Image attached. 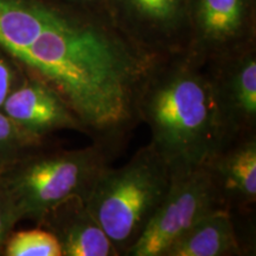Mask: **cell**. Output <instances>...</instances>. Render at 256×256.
<instances>
[{"label": "cell", "instance_id": "obj_10", "mask_svg": "<svg viewBox=\"0 0 256 256\" xmlns=\"http://www.w3.org/2000/svg\"><path fill=\"white\" fill-rule=\"evenodd\" d=\"M226 206L256 200V140L254 134L234 139L206 162Z\"/></svg>", "mask_w": 256, "mask_h": 256}, {"label": "cell", "instance_id": "obj_9", "mask_svg": "<svg viewBox=\"0 0 256 256\" xmlns=\"http://www.w3.org/2000/svg\"><path fill=\"white\" fill-rule=\"evenodd\" d=\"M40 223L46 224L56 236L62 256L120 255L88 210L83 196L63 202L49 211Z\"/></svg>", "mask_w": 256, "mask_h": 256}, {"label": "cell", "instance_id": "obj_8", "mask_svg": "<svg viewBox=\"0 0 256 256\" xmlns=\"http://www.w3.org/2000/svg\"><path fill=\"white\" fill-rule=\"evenodd\" d=\"M0 110L19 127L38 138L55 130L84 128L62 98L36 78L18 83Z\"/></svg>", "mask_w": 256, "mask_h": 256}, {"label": "cell", "instance_id": "obj_13", "mask_svg": "<svg viewBox=\"0 0 256 256\" xmlns=\"http://www.w3.org/2000/svg\"><path fill=\"white\" fill-rule=\"evenodd\" d=\"M40 138L26 132L0 110V150L17 160L18 153L34 146Z\"/></svg>", "mask_w": 256, "mask_h": 256}, {"label": "cell", "instance_id": "obj_1", "mask_svg": "<svg viewBox=\"0 0 256 256\" xmlns=\"http://www.w3.org/2000/svg\"><path fill=\"white\" fill-rule=\"evenodd\" d=\"M136 115L148 124L150 145L172 174L204 165L234 140L212 66L188 51L152 63L138 90Z\"/></svg>", "mask_w": 256, "mask_h": 256}, {"label": "cell", "instance_id": "obj_2", "mask_svg": "<svg viewBox=\"0 0 256 256\" xmlns=\"http://www.w3.org/2000/svg\"><path fill=\"white\" fill-rule=\"evenodd\" d=\"M171 179V170L151 145L121 168H106L95 179L86 204L119 254L126 255L140 238Z\"/></svg>", "mask_w": 256, "mask_h": 256}, {"label": "cell", "instance_id": "obj_11", "mask_svg": "<svg viewBox=\"0 0 256 256\" xmlns=\"http://www.w3.org/2000/svg\"><path fill=\"white\" fill-rule=\"evenodd\" d=\"M241 254L229 208L206 214L170 246L164 256H226Z\"/></svg>", "mask_w": 256, "mask_h": 256}, {"label": "cell", "instance_id": "obj_17", "mask_svg": "<svg viewBox=\"0 0 256 256\" xmlns=\"http://www.w3.org/2000/svg\"><path fill=\"white\" fill-rule=\"evenodd\" d=\"M5 171H6V170H5L4 168H2V166H0V174H4Z\"/></svg>", "mask_w": 256, "mask_h": 256}, {"label": "cell", "instance_id": "obj_3", "mask_svg": "<svg viewBox=\"0 0 256 256\" xmlns=\"http://www.w3.org/2000/svg\"><path fill=\"white\" fill-rule=\"evenodd\" d=\"M107 168L104 154L96 147L64 151L18 162L0 174L14 218L38 222L63 202L88 194L95 179Z\"/></svg>", "mask_w": 256, "mask_h": 256}, {"label": "cell", "instance_id": "obj_12", "mask_svg": "<svg viewBox=\"0 0 256 256\" xmlns=\"http://www.w3.org/2000/svg\"><path fill=\"white\" fill-rule=\"evenodd\" d=\"M8 256H62L56 236L49 230H23L10 236L5 243Z\"/></svg>", "mask_w": 256, "mask_h": 256}, {"label": "cell", "instance_id": "obj_5", "mask_svg": "<svg viewBox=\"0 0 256 256\" xmlns=\"http://www.w3.org/2000/svg\"><path fill=\"white\" fill-rule=\"evenodd\" d=\"M106 12L120 34L148 55L188 50V0H107Z\"/></svg>", "mask_w": 256, "mask_h": 256}, {"label": "cell", "instance_id": "obj_6", "mask_svg": "<svg viewBox=\"0 0 256 256\" xmlns=\"http://www.w3.org/2000/svg\"><path fill=\"white\" fill-rule=\"evenodd\" d=\"M188 52L216 62L256 40V0H188Z\"/></svg>", "mask_w": 256, "mask_h": 256}, {"label": "cell", "instance_id": "obj_16", "mask_svg": "<svg viewBox=\"0 0 256 256\" xmlns=\"http://www.w3.org/2000/svg\"><path fill=\"white\" fill-rule=\"evenodd\" d=\"M60 4L74 6V8L90 10L96 12H106V2L107 0H55Z\"/></svg>", "mask_w": 256, "mask_h": 256}, {"label": "cell", "instance_id": "obj_4", "mask_svg": "<svg viewBox=\"0 0 256 256\" xmlns=\"http://www.w3.org/2000/svg\"><path fill=\"white\" fill-rule=\"evenodd\" d=\"M223 206L228 208L206 164L172 174L164 200L126 255L164 256L198 220Z\"/></svg>", "mask_w": 256, "mask_h": 256}, {"label": "cell", "instance_id": "obj_7", "mask_svg": "<svg viewBox=\"0 0 256 256\" xmlns=\"http://www.w3.org/2000/svg\"><path fill=\"white\" fill-rule=\"evenodd\" d=\"M209 63L232 138L252 134L256 122V46Z\"/></svg>", "mask_w": 256, "mask_h": 256}, {"label": "cell", "instance_id": "obj_15", "mask_svg": "<svg viewBox=\"0 0 256 256\" xmlns=\"http://www.w3.org/2000/svg\"><path fill=\"white\" fill-rule=\"evenodd\" d=\"M16 223L14 211L10 206V202L6 197L4 190L0 188V250L4 247L6 241L10 238V232Z\"/></svg>", "mask_w": 256, "mask_h": 256}, {"label": "cell", "instance_id": "obj_14", "mask_svg": "<svg viewBox=\"0 0 256 256\" xmlns=\"http://www.w3.org/2000/svg\"><path fill=\"white\" fill-rule=\"evenodd\" d=\"M12 57L8 56L4 50L0 48V108L4 104L6 98L18 84L17 75H16V66L11 63Z\"/></svg>", "mask_w": 256, "mask_h": 256}]
</instances>
